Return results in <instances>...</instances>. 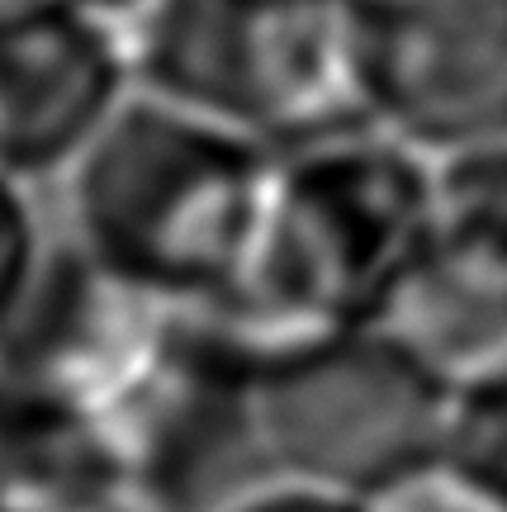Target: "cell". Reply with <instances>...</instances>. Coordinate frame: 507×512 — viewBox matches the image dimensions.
I'll return each instance as SVG.
<instances>
[{"instance_id":"obj_7","label":"cell","mask_w":507,"mask_h":512,"mask_svg":"<svg viewBox=\"0 0 507 512\" xmlns=\"http://www.w3.org/2000/svg\"><path fill=\"white\" fill-rule=\"evenodd\" d=\"M133 91L119 19L86 0H0V176H67Z\"/></svg>"},{"instance_id":"obj_8","label":"cell","mask_w":507,"mask_h":512,"mask_svg":"<svg viewBox=\"0 0 507 512\" xmlns=\"http://www.w3.org/2000/svg\"><path fill=\"white\" fill-rule=\"evenodd\" d=\"M446 460L498 503H507V375L451 399Z\"/></svg>"},{"instance_id":"obj_6","label":"cell","mask_w":507,"mask_h":512,"mask_svg":"<svg viewBox=\"0 0 507 512\" xmlns=\"http://www.w3.org/2000/svg\"><path fill=\"white\" fill-rule=\"evenodd\" d=\"M380 328L451 399L507 375V143L436 157L427 247Z\"/></svg>"},{"instance_id":"obj_1","label":"cell","mask_w":507,"mask_h":512,"mask_svg":"<svg viewBox=\"0 0 507 512\" xmlns=\"http://www.w3.org/2000/svg\"><path fill=\"white\" fill-rule=\"evenodd\" d=\"M432 190L436 157L380 124L280 152L242 271L190 318L252 384L380 328L427 247Z\"/></svg>"},{"instance_id":"obj_11","label":"cell","mask_w":507,"mask_h":512,"mask_svg":"<svg viewBox=\"0 0 507 512\" xmlns=\"http://www.w3.org/2000/svg\"><path fill=\"white\" fill-rule=\"evenodd\" d=\"M218 512H370L365 498L351 494H332V489H318V484H299V479H280L271 484H256L247 494L228 498Z\"/></svg>"},{"instance_id":"obj_5","label":"cell","mask_w":507,"mask_h":512,"mask_svg":"<svg viewBox=\"0 0 507 512\" xmlns=\"http://www.w3.org/2000/svg\"><path fill=\"white\" fill-rule=\"evenodd\" d=\"M365 119L427 157L507 143V0H337Z\"/></svg>"},{"instance_id":"obj_12","label":"cell","mask_w":507,"mask_h":512,"mask_svg":"<svg viewBox=\"0 0 507 512\" xmlns=\"http://www.w3.org/2000/svg\"><path fill=\"white\" fill-rule=\"evenodd\" d=\"M15 475H19V422L10 408V394L0 389V512L15 494Z\"/></svg>"},{"instance_id":"obj_2","label":"cell","mask_w":507,"mask_h":512,"mask_svg":"<svg viewBox=\"0 0 507 512\" xmlns=\"http://www.w3.org/2000/svg\"><path fill=\"white\" fill-rule=\"evenodd\" d=\"M275 152L133 91L67 171L72 247L166 309H204L252 252Z\"/></svg>"},{"instance_id":"obj_10","label":"cell","mask_w":507,"mask_h":512,"mask_svg":"<svg viewBox=\"0 0 507 512\" xmlns=\"http://www.w3.org/2000/svg\"><path fill=\"white\" fill-rule=\"evenodd\" d=\"M370 512H507V503L479 489L470 475H460L451 460L441 456L432 465H417L413 475L384 484L380 494L365 498Z\"/></svg>"},{"instance_id":"obj_9","label":"cell","mask_w":507,"mask_h":512,"mask_svg":"<svg viewBox=\"0 0 507 512\" xmlns=\"http://www.w3.org/2000/svg\"><path fill=\"white\" fill-rule=\"evenodd\" d=\"M43 261H48V252H43V238H38L29 185L0 176V337L10 332L15 313L24 309Z\"/></svg>"},{"instance_id":"obj_13","label":"cell","mask_w":507,"mask_h":512,"mask_svg":"<svg viewBox=\"0 0 507 512\" xmlns=\"http://www.w3.org/2000/svg\"><path fill=\"white\" fill-rule=\"evenodd\" d=\"M86 5H91V10H100V15H109V19H119V24L128 29V19H138L152 0H86Z\"/></svg>"},{"instance_id":"obj_3","label":"cell","mask_w":507,"mask_h":512,"mask_svg":"<svg viewBox=\"0 0 507 512\" xmlns=\"http://www.w3.org/2000/svg\"><path fill=\"white\" fill-rule=\"evenodd\" d=\"M128 53L138 91L275 157L370 124L337 0H152Z\"/></svg>"},{"instance_id":"obj_4","label":"cell","mask_w":507,"mask_h":512,"mask_svg":"<svg viewBox=\"0 0 507 512\" xmlns=\"http://www.w3.org/2000/svg\"><path fill=\"white\" fill-rule=\"evenodd\" d=\"M451 389L389 328H365L252 384V441L280 479L370 498L446 456Z\"/></svg>"}]
</instances>
